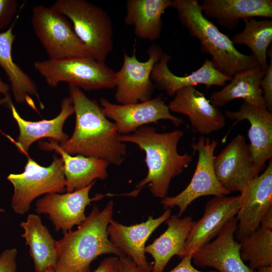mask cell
I'll use <instances>...</instances> for the list:
<instances>
[{
	"label": "cell",
	"instance_id": "cell-1",
	"mask_svg": "<svg viewBox=\"0 0 272 272\" xmlns=\"http://www.w3.org/2000/svg\"><path fill=\"white\" fill-rule=\"evenodd\" d=\"M70 96L76 117L71 137L59 144L61 148L72 155H80L106 161L119 166L124 160L126 146L119 140L116 125L104 114L95 100L89 98L81 89L69 86Z\"/></svg>",
	"mask_w": 272,
	"mask_h": 272
},
{
	"label": "cell",
	"instance_id": "cell-2",
	"mask_svg": "<svg viewBox=\"0 0 272 272\" xmlns=\"http://www.w3.org/2000/svg\"><path fill=\"white\" fill-rule=\"evenodd\" d=\"M183 134L179 129L159 133L154 127L144 125L131 133L119 136L120 141L135 144L145 154L147 174L136 185L137 189L148 185L154 196H166L172 179L192 160V155L178 152V144Z\"/></svg>",
	"mask_w": 272,
	"mask_h": 272
},
{
	"label": "cell",
	"instance_id": "cell-3",
	"mask_svg": "<svg viewBox=\"0 0 272 272\" xmlns=\"http://www.w3.org/2000/svg\"><path fill=\"white\" fill-rule=\"evenodd\" d=\"M113 208L112 200L102 210L94 206L77 229L63 233V237L56 241V271L91 272V263L99 255L112 254L118 258L125 255L111 242L107 234Z\"/></svg>",
	"mask_w": 272,
	"mask_h": 272
},
{
	"label": "cell",
	"instance_id": "cell-4",
	"mask_svg": "<svg viewBox=\"0 0 272 272\" xmlns=\"http://www.w3.org/2000/svg\"><path fill=\"white\" fill-rule=\"evenodd\" d=\"M170 7L176 10L181 25L199 41L201 51L211 56L214 66L221 73L232 78L258 65L251 54L239 51L231 39L203 15L197 0H173Z\"/></svg>",
	"mask_w": 272,
	"mask_h": 272
},
{
	"label": "cell",
	"instance_id": "cell-5",
	"mask_svg": "<svg viewBox=\"0 0 272 272\" xmlns=\"http://www.w3.org/2000/svg\"><path fill=\"white\" fill-rule=\"evenodd\" d=\"M69 18L79 38L97 61L104 62L113 49V30L108 14L85 0H57L51 7Z\"/></svg>",
	"mask_w": 272,
	"mask_h": 272
},
{
	"label": "cell",
	"instance_id": "cell-6",
	"mask_svg": "<svg viewBox=\"0 0 272 272\" xmlns=\"http://www.w3.org/2000/svg\"><path fill=\"white\" fill-rule=\"evenodd\" d=\"M34 67L51 87L61 82L86 91L111 89L115 86L116 72L92 57L48 59L35 61Z\"/></svg>",
	"mask_w": 272,
	"mask_h": 272
},
{
	"label": "cell",
	"instance_id": "cell-7",
	"mask_svg": "<svg viewBox=\"0 0 272 272\" xmlns=\"http://www.w3.org/2000/svg\"><path fill=\"white\" fill-rule=\"evenodd\" d=\"M24 171L10 174L8 180L14 187L11 207L17 214L24 215L30 210L32 202L44 194L62 193L66 190L65 179L61 158L53 156L47 167L38 164L29 155Z\"/></svg>",
	"mask_w": 272,
	"mask_h": 272
},
{
	"label": "cell",
	"instance_id": "cell-8",
	"mask_svg": "<svg viewBox=\"0 0 272 272\" xmlns=\"http://www.w3.org/2000/svg\"><path fill=\"white\" fill-rule=\"evenodd\" d=\"M66 18L51 7L44 5L36 6L32 10V27L48 59L92 57Z\"/></svg>",
	"mask_w": 272,
	"mask_h": 272
},
{
	"label": "cell",
	"instance_id": "cell-9",
	"mask_svg": "<svg viewBox=\"0 0 272 272\" xmlns=\"http://www.w3.org/2000/svg\"><path fill=\"white\" fill-rule=\"evenodd\" d=\"M218 145L217 140H211L204 136L200 137L196 142L191 144L193 152H196L198 156L192 178L186 188L179 193L162 198L161 203L164 208L178 207L179 211L177 215L181 217L188 206L200 197L229 194L219 182L214 170V152Z\"/></svg>",
	"mask_w": 272,
	"mask_h": 272
},
{
	"label": "cell",
	"instance_id": "cell-10",
	"mask_svg": "<svg viewBox=\"0 0 272 272\" xmlns=\"http://www.w3.org/2000/svg\"><path fill=\"white\" fill-rule=\"evenodd\" d=\"M131 56L123 53V63L116 72L115 98L117 104H127L144 102L151 99L154 90L151 75L155 64L164 53L160 46L153 44L148 48L149 58L140 61L134 45Z\"/></svg>",
	"mask_w": 272,
	"mask_h": 272
},
{
	"label": "cell",
	"instance_id": "cell-11",
	"mask_svg": "<svg viewBox=\"0 0 272 272\" xmlns=\"http://www.w3.org/2000/svg\"><path fill=\"white\" fill-rule=\"evenodd\" d=\"M105 115L112 119L120 135L131 133L145 124L157 123L168 120L179 126L183 123L180 118L173 115L163 95L148 100L127 104H114L104 98L100 100Z\"/></svg>",
	"mask_w": 272,
	"mask_h": 272
},
{
	"label": "cell",
	"instance_id": "cell-12",
	"mask_svg": "<svg viewBox=\"0 0 272 272\" xmlns=\"http://www.w3.org/2000/svg\"><path fill=\"white\" fill-rule=\"evenodd\" d=\"M240 207V195L215 196L206 204L202 216L194 222L179 256H191L210 242L236 217Z\"/></svg>",
	"mask_w": 272,
	"mask_h": 272
},
{
	"label": "cell",
	"instance_id": "cell-13",
	"mask_svg": "<svg viewBox=\"0 0 272 272\" xmlns=\"http://www.w3.org/2000/svg\"><path fill=\"white\" fill-rule=\"evenodd\" d=\"M95 183V181L83 188L71 192L46 194L36 201L35 211L38 214L47 215L56 231L67 232L86 220L85 211L91 202L110 195L99 194L90 198L89 192Z\"/></svg>",
	"mask_w": 272,
	"mask_h": 272
},
{
	"label": "cell",
	"instance_id": "cell-14",
	"mask_svg": "<svg viewBox=\"0 0 272 272\" xmlns=\"http://www.w3.org/2000/svg\"><path fill=\"white\" fill-rule=\"evenodd\" d=\"M240 207L236 216L235 232L239 242L260 226V221L272 206V160L263 173L252 179L240 192Z\"/></svg>",
	"mask_w": 272,
	"mask_h": 272
},
{
	"label": "cell",
	"instance_id": "cell-15",
	"mask_svg": "<svg viewBox=\"0 0 272 272\" xmlns=\"http://www.w3.org/2000/svg\"><path fill=\"white\" fill-rule=\"evenodd\" d=\"M214 168L219 182L229 193L240 192L257 176L249 146L241 134H237L215 156Z\"/></svg>",
	"mask_w": 272,
	"mask_h": 272
},
{
	"label": "cell",
	"instance_id": "cell-16",
	"mask_svg": "<svg viewBox=\"0 0 272 272\" xmlns=\"http://www.w3.org/2000/svg\"><path fill=\"white\" fill-rule=\"evenodd\" d=\"M237 224L234 217L213 241L194 252L193 263L201 267H213L219 272H255L241 259L240 243L234 238Z\"/></svg>",
	"mask_w": 272,
	"mask_h": 272
},
{
	"label": "cell",
	"instance_id": "cell-17",
	"mask_svg": "<svg viewBox=\"0 0 272 272\" xmlns=\"http://www.w3.org/2000/svg\"><path fill=\"white\" fill-rule=\"evenodd\" d=\"M224 113L235 121L234 125L244 120L249 122V146L254 172L258 176L265 162L272 157V112L243 101L238 110H225Z\"/></svg>",
	"mask_w": 272,
	"mask_h": 272
},
{
	"label": "cell",
	"instance_id": "cell-18",
	"mask_svg": "<svg viewBox=\"0 0 272 272\" xmlns=\"http://www.w3.org/2000/svg\"><path fill=\"white\" fill-rule=\"evenodd\" d=\"M168 106L170 111L186 115L192 126L202 135L223 128L226 124L224 115L194 86L178 90Z\"/></svg>",
	"mask_w": 272,
	"mask_h": 272
},
{
	"label": "cell",
	"instance_id": "cell-19",
	"mask_svg": "<svg viewBox=\"0 0 272 272\" xmlns=\"http://www.w3.org/2000/svg\"><path fill=\"white\" fill-rule=\"evenodd\" d=\"M171 215L169 208L159 217L149 216L147 221L140 224L126 226L113 219L107 227V234L111 242L124 255L128 256L139 266H146L148 262L145 244L153 232Z\"/></svg>",
	"mask_w": 272,
	"mask_h": 272
},
{
	"label": "cell",
	"instance_id": "cell-20",
	"mask_svg": "<svg viewBox=\"0 0 272 272\" xmlns=\"http://www.w3.org/2000/svg\"><path fill=\"white\" fill-rule=\"evenodd\" d=\"M170 55L164 53L152 71L151 78L156 87L168 96H174L179 89L187 87L202 84L210 88L212 86L223 87L226 82L232 78L218 71L211 60L206 58L202 65L190 74L184 76H176L169 70L168 62Z\"/></svg>",
	"mask_w": 272,
	"mask_h": 272
},
{
	"label": "cell",
	"instance_id": "cell-21",
	"mask_svg": "<svg viewBox=\"0 0 272 272\" xmlns=\"http://www.w3.org/2000/svg\"><path fill=\"white\" fill-rule=\"evenodd\" d=\"M9 106L12 115L19 127V133L16 141L9 138L15 144L19 151L28 155V151L31 145L36 141L47 138L61 144L69 139L63 131L66 120L74 113V108L70 97L64 98L61 103L59 113L54 118L38 121H28L19 114L12 102Z\"/></svg>",
	"mask_w": 272,
	"mask_h": 272
},
{
	"label": "cell",
	"instance_id": "cell-22",
	"mask_svg": "<svg viewBox=\"0 0 272 272\" xmlns=\"http://www.w3.org/2000/svg\"><path fill=\"white\" fill-rule=\"evenodd\" d=\"M38 146L44 151H54L60 155L67 192L83 188L97 179L104 180L108 176L109 164L105 160L80 155H70L64 152L57 142L49 140L40 142Z\"/></svg>",
	"mask_w": 272,
	"mask_h": 272
},
{
	"label": "cell",
	"instance_id": "cell-23",
	"mask_svg": "<svg viewBox=\"0 0 272 272\" xmlns=\"http://www.w3.org/2000/svg\"><path fill=\"white\" fill-rule=\"evenodd\" d=\"M200 8L207 18L230 30L237 27L240 19L272 17L271 0H203Z\"/></svg>",
	"mask_w": 272,
	"mask_h": 272
},
{
	"label": "cell",
	"instance_id": "cell-24",
	"mask_svg": "<svg viewBox=\"0 0 272 272\" xmlns=\"http://www.w3.org/2000/svg\"><path fill=\"white\" fill-rule=\"evenodd\" d=\"M167 229L145 247L154 259L152 272H163L171 258L179 257L194 221L191 216L171 215L165 221Z\"/></svg>",
	"mask_w": 272,
	"mask_h": 272
},
{
	"label": "cell",
	"instance_id": "cell-25",
	"mask_svg": "<svg viewBox=\"0 0 272 272\" xmlns=\"http://www.w3.org/2000/svg\"><path fill=\"white\" fill-rule=\"evenodd\" d=\"M6 31L0 33V66L8 77L15 101L19 103L27 102L36 109L32 96H34L41 104L37 87L32 79L24 72L13 60L12 50L16 36L13 32L17 20Z\"/></svg>",
	"mask_w": 272,
	"mask_h": 272
},
{
	"label": "cell",
	"instance_id": "cell-26",
	"mask_svg": "<svg viewBox=\"0 0 272 272\" xmlns=\"http://www.w3.org/2000/svg\"><path fill=\"white\" fill-rule=\"evenodd\" d=\"M20 226L24 230L22 237L29 247V253L35 271L45 272L55 269L58 259L56 240L43 225L40 217L36 214H30Z\"/></svg>",
	"mask_w": 272,
	"mask_h": 272
},
{
	"label": "cell",
	"instance_id": "cell-27",
	"mask_svg": "<svg viewBox=\"0 0 272 272\" xmlns=\"http://www.w3.org/2000/svg\"><path fill=\"white\" fill-rule=\"evenodd\" d=\"M172 0H128L124 23L132 26L135 36L154 41L161 36L162 16L171 7Z\"/></svg>",
	"mask_w": 272,
	"mask_h": 272
},
{
	"label": "cell",
	"instance_id": "cell-28",
	"mask_svg": "<svg viewBox=\"0 0 272 272\" xmlns=\"http://www.w3.org/2000/svg\"><path fill=\"white\" fill-rule=\"evenodd\" d=\"M265 70L259 65L245 70L234 76L230 83L211 96V103L217 107H222L236 99L266 109L260 82Z\"/></svg>",
	"mask_w": 272,
	"mask_h": 272
},
{
	"label": "cell",
	"instance_id": "cell-29",
	"mask_svg": "<svg viewBox=\"0 0 272 272\" xmlns=\"http://www.w3.org/2000/svg\"><path fill=\"white\" fill-rule=\"evenodd\" d=\"M243 20V31L235 34L231 39L234 45L242 44L248 47L258 65L265 70L268 65L267 50L272 41V21L257 20L254 18Z\"/></svg>",
	"mask_w": 272,
	"mask_h": 272
},
{
	"label": "cell",
	"instance_id": "cell-30",
	"mask_svg": "<svg viewBox=\"0 0 272 272\" xmlns=\"http://www.w3.org/2000/svg\"><path fill=\"white\" fill-rule=\"evenodd\" d=\"M239 242L241 259L250 269L272 265V230L259 226Z\"/></svg>",
	"mask_w": 272,
	"mask_h": 272
},
{
	"label": "cell",
	"instance_id": "cell-31",
	"mask_svg": "<svg viewBox=\"0 0 272 272\" xmlns=\"http://www.w3.org/2000/svg\"><path fill=\"white\" fill-rule=\"evenodd\" d=\"M19 7V3L16 0H0V30L12 23Z\"/></svg>",
	"mask_w": 272,
	"mask_h": 272
},
{
	"label": "cell",
	"instance_id": "cell-32",
	"mask_svg": "<svg viewBox=\"0 0 272 272\" xmlns=\"http://www.w3.org/2000/svg\"><path fill=\"white\" fill-rule=\"evenodd\" d=\"M260 87L263 91V100L266 109L272 112V53H270V62L265 74L260 82Z\"/></svg>",
	"mask_w": 272,
	"mask_h": 272
},
{
	"label": "cell",
	"instance_id": "cell-33",
	"mask_svg": "<svg viewBox=\"0 0 272 272\" xmlns=\"http://www.w3.org/2000/svg\"><path fill=\"white\" fill-rule=\"evenodd\" d=\"M15 248L4 250L0 255V272H17Z\"/></svg>",
	"mask_w": 272,
	"mask_h": 272
},
{
	"label": "cell",
	"instance_id": "cell-34",
	"mask_svg": "<svg viewBox=\"0 0 272 272\" xmlns=\"http://www.w3.org/2000/svg\"><path fill=\"white\" fill-rule=\"evenodd\" d=\"M118 272H152L153 262L146 266H139L127 256L119 257Z\"/></svg>",
	"mask_w": 272,
	"mask_h": 272
},
{
	"label": "cell",
	"instance_id": "cell-35",
	"mask_svg": "<svg viewBox=\"0 0 272 272\" xmlns=\"http://www.w3.org/2000/svg\"><path fill=\"white\" fill-rule=\"evenodd\" d=\"M119 259L116 256L105 258L93 272H118Z\"/></svg>",
	"mask_w": 272,
	"mask_h": 272
},
{
	"label": "cell",
	"instance_id": "cell-36",
	"mask_svg": "<svg viewBox=\"0 0 272 272\" xmlns=\"http://www.w3.org/2000/svg\"><path fill=\"white\" fill-rule=\"evenodd\" d=\"M169 272H217L216 270L201 271L195 268L192 264V256H185L181 261Z\"/></svg>",
	"mask_w": 272,
	"mask_h": 272
},
{
	"label": "cell",
	"instance_id": "cell-37",
	"mask_svg": "<svg viewBox=\"0 0 272 272\" xmlns=\"http://www.w3.org/2000/svg\"><path fill=\"white\" fill-rule=\"evenodd\" d=\"M260 226L272 230V206L263 216L260 222Z\"/></svg>",
	"mask_w": 272,
	"mask_h": 272
},
{
	"label": "cell",
	"instance_id": "cell-38",
	"mask_svg": "<svg viewBox=\"0 0 272 272\" xmlns=\"http://www.w3.org/2000/svg\"><path fill=\"white\" fill-rule=\"evenodd\" d=\"M10 90L9 85L5 83L0 77V95H3L5 96L4 102L7 103L8 105L12 102L11 97L9 94V91Z\"/></svg>",
	"mask_w": 272,
	"mask_h": 272
},
{
	"label": "cell",
	"instance_id": "cell-39",
	"mask_svg": "<svg viewBox=\"0 0 272 272\" xmlns=\"http://www.w3.org/2000/svg\"><path fill=\"white\" fill-rule=\"evenodd\" d=\"M257 270L258 272H272V265L259 267Z\"/></svg>",
	"mask_w": 272,
	"mask_h": 272
},
{
	"label": "cell",
	"instance_id": "cell-40",
	"mask_svg": "<svg viewBox=\"0 0 272 272\" xmlns=\"http://www.w3.org/2000/svg\"><path fill=\"white\" fill-rule=\"evenodd\" d=\"M45 272H58V271H56L55 269H51V270H47Z\"/></svg>",
	"mask_w": 272,
	"mask_h": 272
},
{
	"label": "cell",
	"instance_id": "cell-41",
	"mask_svg": "<svg viewBox=\"0 0 272 272\" xmlns=\"http://www.w3.org/2000/svg\"><path fill=\"white\" fill-rule=\"evenodd\" d=\"M0 211H2V210L0 209Z\"/></svg>",
	"mask_w": 272,
	"mask_h": 272
}]
</instances>
